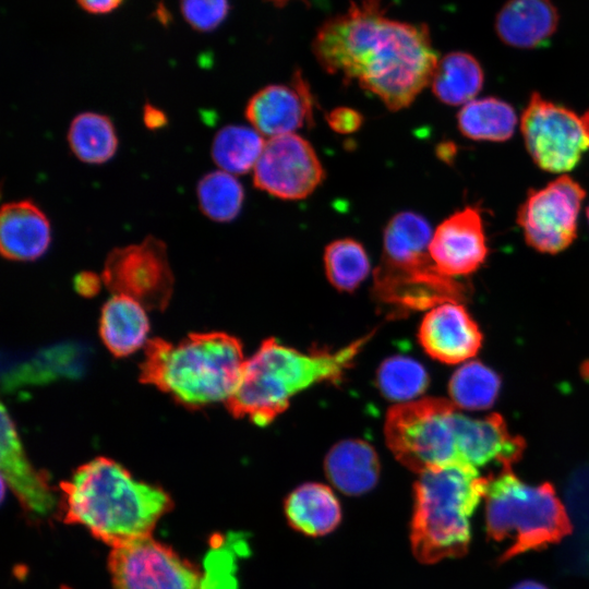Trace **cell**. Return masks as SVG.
I'll return each instance as SVG.
<instances>
[{
    "label": "cell",
    "mask_w": 589,
    "mask_h": 589,
    "mask_svg": "<svg viewBox=\"0 0 589 589\" xmlns=\"http://www.w3.org/2000/svg\"><path fill=\"white\" fill-rule=\"evenodd\" d=\"M312 50L327 73L357 81L393 111L410 106L440 60L428 26L389 17L383 0L351 2L323 22Z\"/></svg>",
    "instance_id": "cell-1"
},
{
    "label": "cell",
    "mask_w": 589,
    "mask_h": 589,
    "mask_svg": "<svg viewBox=\"0 0 589 589\" xmlns=\"http://www.w3.org/2000/svg\"><path fill=\"white\" fill-rule=\"evenodd\" d=\"M60 489L63 521L86 527L112 548L152 536L173 506L161 488L136 480L107 457L80 466Z\"/></svg>",
    "instance_id": "cell-2"
},
{
    "label": "cell",
    "mask_w": 589,
    "mask_h": 589,
    "mask_svg": "<svg viewBox=\"0 0 589 589\" xmlns=\"http://www.w3.org/2000/svg\"><path fill=\"white\" fill-rule=\"evenodd\" d=\"M374 332L332 352L304 353L265 339L245 360L240 380L225 401L236 418L264 426L272 423L298 393L321 382H339Z\"/></svg>",
    "instance_id": "cell-3"
},
{
    "label": "cell",
    "mask_w": 589,
    "mask_h": 589,
    "mask_svg": "<svg viewBox=\"0 0 589 589\" xmlns=\"http://www.w3.org/2000/svg\"><path fill=\"white\" fill-rule=\"evenodd\" d=\"M244 362L242 344L227 333H193L177 344L153 338L146 344L140 381L196 409L226 401Z\"/></svg>",
    "instance_id": "cell-4"
},
{
    "label": "cell",
    "mask_w": 589,
    "mask_h": 589,
    "mask_svg": "<svg viewBox=\"0 0 589 589\" xmlns=\"http://www.w3.org/2000/svg\"><path fill=\"white\" fill-rule=\"evenodd\" d=\"M490 479L462 464L419 473L413 484L410 544L420 563L433 564L467 553L470 518L484 497Z\"/></svg>",
    "instance_id": "cell-5"
},
{
    "label": "cell",
    "mask_w": 589,
    "mask_h": 589,
    "mask_svg": "<svg viewBox=\"0 0 589 589\" xmlns=\"http://www.w3.org/2000/svg\"><path fill=\"white\" fill-rule=\"evenodd\" d=\"M429 221L414 212L393 216L384 229L383 254L373 272L377 301L400 311L432 309L465 298L464 286L440 273L429 254Z\"/></svg>",
    "instance_id": "cell-6"
},
{
    "label": "cell",
    "mask_w": 589,
    "mask_h": 589,
    "mask_svg": "<svg viewBox=\"0 0 589 589\" xmlns=\"http://www.w3.org/2000/svg\"><path fill=\"white\" fill-rule=\"evenodd\" d=\"M484 500L488 536L505 544L500 563L557 543L572 532L566 509L551 483L530 485L504 469L491 477Z\"/></svg>",
    "instance_id": "cell-7"
},
{
    "label": "cell",
    "mask_w": 589,
    "mask_h": 589,
    "mask_svg": "<svg viewBox=\"0 0 589 589\" xmlns=\"http://www.w3.org/2000/svg\"><path fill=\"white\" fill-rule=\"evenodd\" d=\"M458 414L453 401L445 398L397 404L385 417L386 444L401 465L418 474L428 469L461 464Z\"/></svg>",
    "instance_id": "cell-8"
},
{
    "label": "cell",
    "mask_w": 589,
    "mask_h": 589,
    "mask_svg": "<svg viewBox=\"0 0 589 589\" xmlns=\"http://www.w3.org/2000/svg\"><path fill=\"white\" fill-rule=\"evenodd\" d=\"M520 130L532 160L545 171H569L589 149V111L580 116L538 93L530 96Z\"/></svg>",
    "instance_id": "cell-9"
},
{
    "label": "cell",
    "mask_w": 589,
    "mask_h": 589,
    "mask_svg": "<svg viewBox=\"0 0 589 589\" xmlns=\"http://www.w3.org/2000/svg\"><path fill=\"white\" fill-rule=\"evenodd\" d=\"M101 280L110 291L133 298L146 310H165L175 285L165 242L147 236L140 243L112 249Z\"/></svg>",
    "instance_id": "cell-10"
},
{
    "label": "cell",
    "mask_w": 589,
    "mask_h": 589,
    "mask_svg": "<svg viewBox=\"0 0 589 589\" xmlns=\"http://www.w3.org/2000/svg\"><path fill=\"white\" fill-rule=\"evenodd\" d=\"M585 195L582 187L565 175L541 189H531L517 213L527 244L548 254L567 249L577 236Z\"/></svg>",
    "instance_id": "cell-11"
},
{
    "label": "cell",
    "mask_w": 589,
    "mask_h": 589,
    "mask_svg": "<svg viewBox=\"0 0 589 589\" xmlns=\"http://www.w3.org/2000/svg\"><path fill=\"white\" fill-rule=\"evenodd\" d=\"M108 568L113 589H201L194 565L152 536L112 548Z\"/></svg>",
    "instance_id": "cell-12"
},
{
    "label": "cell",
    "mask_w": 589,
    "mask_h": 589,
    "mask_svg": "<svg viewBox=\"0 0 589 589\" xmlns=\"http://www.w3.org/2000/svg\"><path fill=\"white\" fill-rule=\"evenodd\" d=\"M324 177V168L310 142L291 133L265 142L254 167L253 183L275 197L302 200L313 193Z\"/></svg>",
    "instance_id": "cell-13"
},
{
    "label": "cell",
    "mask_w": 589,
    "mask_h": 589,
    "mask_svg": "<svg viewBox=\"0 0 589 589\" xmlns=\"http://www.w3.org/2000/svg\"><path fill=\"white\" fill-rule=\"evenodd\" d=\"M488 251L481 213L471 206L443 220L429 245L435 267L450 278L476 272L485 261Z\"/></svg>",
    "instance_id": "cell-14"
},
{
    "label": "cell",
    "mask_w": 589,
    "mask_h": 589,
    "mask_svg": "<svg viewBox=\"0 0 589 589\" xmlns=\"http://www.w3.org/2000/svg\"><path fill=\"white\" fill-rule=\"evenodd\" d=\"M314 100L309 84L297 71L289 84H269L245 106V118L262 135L274 137L313 125Z\"/></svg>",
    "instance_id": "cell-15"
},
{
    "label": "cell",
    "mask_w": 589,
    "mask_h": 589,
    "mask_svg": "<svg viewBox=\"0 0 589 589\" xmlns=\"http://www.w3.org/2000/svg\"><path fill=\"white\" fill-rule=\"evenodd\" d=\"M418 338L430 357L446 364H456L477 354L483 336L464 305L444 302L425 314Z\"/></svg>",
    "instance_id": "cell-16"
},
{
    "label": "cell",
    "mask_w": 589,
    "mask_h": 589,
    "mask_svg": "<svg viewBox=\"0 0 589 589\" xmlns=\"http://www.w3.org/2000/svg\"><path fill=\"white\" fill-rule=\"evenodd\" d=\"M458 437L461 464L474 468L497 464L510 469L525 449L524 438L513 435L498 413L476 419L459 412Z\"/></svg>",
    "instance_id": "cell-17"
},
{
    "label": "cell",
    "mask_w": 589,
    "mask_h": 589,
    "mask_svg": "<svg viewBox=\"0 0 589 589\" xmlns=\"http://www.w3.org/2000/svg\"><path fill=\"white\" fill-rule=\"evenodd\" d=\"M1 476L26 510L49 515L56 506V495L47 476L29 462L14 422L1 407Z\"/></svg>",
    "instance_id": "cell-18"
},
{
    "label": "cell",
    "mask_w": 589,
    "mask_h": 589,
    "mask_svg": "<svg viewBox=\"0 0 589 589\" xmlns=\"http://www.w3.org/2000/svg\"><path fill=\"white\" fill-rule=\"evenodd\" d=\"M50 242L49 219L33 201L3 204L0 213V251L4 259L35 261L46 253Z\"/></svg>",
    "instance_id": "cell-19"
},
{
    "label": "cell",
    "mask_w": 589,
    "mask_h": 589,
    "mask_svg": "<svg viewBox=\"0 0 589 589\" xmlns=\"http://www.w3.org/2000/svg\"><path fill=\"white\" fill-rule=\"evenodd\" d=\"M558 25L551 0H508L495 17V32L506 45L519 49L546 46Z\"/></svg>",
    "instance_id": "cell-20"
},
{
    "label": "cell",
    "mask_w": 589,
    "mask_h": 589,
    "mask_svg": "<svg viewBox=\"0 0 589 589\" xmlns=\"http://www.w3.org/2000/svg\"><path fill=\"white\" fill-rule=\"evenodd\" d=\"M380 470L377 453L362 440L338 442L324 459L326 478L347 495H361L371 491L378 481Z\"/></svg>",
    "instance_id": "cell-21"
},
{
    "label": "cell",
    "mask_w": 589,
    "mask_h": 589,
    "mask_svg": "<svg viewBox=\"0 0 589 589\" xmlns=\"http://www.w3.org/2000/svg\"><path fill=\"white\" fill-rule=\"evenodd\" d=\"M288 525L308 537H323L340 524L342 512L333 490L322 483L308 482L297 486L284 502Z\"/></svg>",
    "instance_id": "cell-22"
},
{
    "label": "cell",
    "mask_w": 589,
    "mask_h": 589,
    "mask_svg": "<svg viewBox=\"0 0 589 589\" xmlns=\"http://www.w3.org/2000/svg\"><path fill=\"white\" fill-rule=\"evenodd\" d=\"M145 308L136 300L115 293L103 305L99 335L106 348L115 357L134 353L145 341L149 321Z\"/></svg>",
    "instance_id": "cell-23"
},
{
    "label": "cell",
    "mask_w": 589,
    "mask_h": 589,
    "mask_svg": "<svg viewBox=\"0 0 589 589\" xmlns=\"http://www.w3.org/2000/svg\"><path fill=\"white\" fill-rule=\"evenodd\" d=\"M483 82L484 73L479 61L468 52L453 51L438 60L431 86L440 101L458 106L473 100Z\"/></svg>",
    "instance_id": "cell-24"
},
{
    "label": "cell",
    "mask_w": 589,
    "mask_h": 589,
    "mask_svg": "<svg viewBox=\"0 0 589 589\" xmlns=\"http://www.w3.org/2000/svg\"><path fill=\"white\" fill-rule=\"evenodd\" d=\"M517 123L514 108L495 97L473 99L457 115L459 131L474 141L504 142L512 137Z\"/></svg>",
    "instance_id": "cell-25"
},
{
    "label": "cell",
    "mask_w": 589,
    "mask_h": 589,
    "mask_svg": "<svg viewBox=\"0 0 589 589\" xmlns=\"http://www.w3.org/2000/svg\"><path fill=\"white\" fill-rule=\"evenodd\" d=\"M68 143L75 157L86 164H104L118 148V136L109 117L84 111L73 118L68 131Z\"/></svg>",
    "instance_id": "cell-26"
},
{
    "label": "cell",
    "mask_w": 589,
    "mask_h": 589,
    "mask_svg": "<svg viewBox=\"0 0 589 589\" xmlns=\"http://www.w3.org/2000/svg\"><path fill=\"white\" fill-rule=\"evenodd\" d=\"M265 142L253 127L230 124L214 136L211 155L220 170L243 175L254 169Z\"/></svg>",
    "instance_id": "cell-27"
},
{
    "label": "cell",
    "mask_w": 589,
    "mask_h": 589,
    "mask_svg": "<svg viewBox=\"0 0 589 589\" xmlns=\"http://www.w3.org/2000/svg\"><path fill=\"white\" fill-rule=\"evenodd\" d=\"M501 387L498 375L479 361H468L452 375L448 393L453 404L468 410L490 408Z\"/></svg>",
    "instance_id": "cell-28"
},
{
    "label": "cell",
    "mask_w": 589,
    "mask_h": 589,
    "mask_svg": "<svg viewBox=\"0 0 589 589\" xmlns=\"http://www.w3.org/2000/svg\"><path fill=\"white\" fill-rule=\"evenodd\" d=\"M323 261L328 281L339 291H354L370 272V260L364 247L352 238L328 243Z\"/></svg>",
    "instance_id": "cell-29"
},
{
    "label": "cell",
    "mask_w": 589,
    "mask_h": 589,
    "mask_svg": "<svg viewBox=\"0 0 589 589\" xmlns=\"http://www.w3.org/2000/svg\"><path fill=\"white\" fill-rule=\"evenodd\" d=\"M202 213L218 223L233 220L240 213L244 191L240 181L229 172L216 170L203 176L196 185Z\"/></svg>",
    "instance_id": "cell-30"
},
{
    "label": "cell",
    "mask_w": 589,
    "mask_h": 589,
    "mask_svg": "<svg viewBox=\"0 0 589 589\" xmlns=\"http://www.w3.org/2000/svg\"><path fill=\"white\" fill-rule=\"evenodd\" d=\"M376 385L386 399L402 404L411 401L426 389L429 375L414 359L393 356L378 366Z\"/></svg>",
    "instance_id": "cell-31"
},
{
    "label": "cell",
    "mask_w": 589,
    "mask_h": 589,
    "mask_svg": "<svg viewBox=\"0 0 589 589\" xmlns=\"http://www.w3.org/2000/svg\"><path fill=\"white\" fill-rule=\"evenodd\" d=\"M180 5L184 20L200 32L214 31L229 12L228 0H181Z\"/></svg>",
    "instance_id": "cell-32"
},
{
    "label": "cell",
    "mask_w": 589,
    "mask_h": 589,
    "mask_svg": "<svg viewBox=\"0 0 589 589\" xmlns=\"http://www.w3.org/2000/svg\"><path fill=\"white\" fill-rule=\"evenodd\" d=\"M326 121L332 130L340 134L358 131L363 123V116L350 107H337L326 115Z\"/></svg>",
    "instance_id": "cell-33"
},
{
    "label": "cell",
    "mask_w": 589,
    "mask_h": 589,
    "mask_svg": "<svg viewBox=\"0 0 589 589\" xmlns=\"http://www.w3.org/2000/svg\"><path fill=\"white\" fill-rule=\"evenodd\" d=\"M100 278L92 272H83L74 278L75 290L85 297L94 296L99 291Z\"/></svg>",
    "instance_id": "cell-34"
},
{
    "label": "cell",
    "mask_w": 589,
    "mask_h": 589,
    "mask_svg": "<svg viewBox=\"0 0 589 589\" xmlns=\"http://www.w3.org/2000/svg\"><path fill=\"white\" fill-rule=\"evenodd\" d=\"M143 122L148 130H159L168 123L166 113L156 106L147 103L143 108Z\"/></svg>",
    "instance_id": "cell-35"
},
{
    "label": "cell",
    "mask_w": 589,
    "mask_h": 589,
    "mask_svg": "<svg viewBox=\"0 0 589 589\" xmlns=\"http://www.w3.org/2000/svg\"><path fill=\"white\" fill-rule=\"evenodd\" d=\"M82 9L94 14H104L115 10L123 0H76Z\"/></svg>",
    "instance_id": "cell-36"
},
{
    "label": "cell",
    "mask_w": 589,
    "mask_h": 589,
    "mask_svg": "<svg viewBox=\"0 0 589 589\" xmlns=\"http://www.w3.org/2000/svg\"><path fill=\"white\" fill-rule=\"evenodd\" d=\"M512 589H548V588L537 581L526 580V581L518 582Z\"/></svg>",
    "instance_id": "cell-37"
},
{
    "label": "cell",
    "mask_w": 589,
    "mask_h": 589,
    "mask_svg": "<svg viewBox=\"0 0 589 589\" xmlns=\"http://www.w3.org/2000/svg\"><path fill=\"white\" fill-rule=\"evenodd\" d=\"M587 218H588V221H589V206L587 208Z\"/></svg>",
    "instance_id": "cell-38"
},
{
    "label": "cell",
    "mask_w": 589,
    "mask_h": 589,
    "mask_svg": "<svg viewBox=\"0 0 589 589\" xmlns=\"http://www.w3.org/2000/svg\"><path fill=\"white\" fill-rule=\"evenodd\" d=\"M60 589H71V588H68V587H61Z\"/></svg>",
    "instance_id": "cell-39"
}]
</instances>
